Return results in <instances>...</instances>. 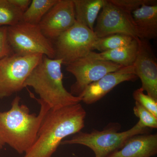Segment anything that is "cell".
I'll return each instance as SVG.
<instances>
[{
	"label": "cell",
	"instance_id": "obj_9",
	"mask_svg": "<svg viewBox=\"0 0 157 157\" xmlns=\"http://www.w3.org/2000/svg\"><path fill=\"white\" fill-rule=\"evenodd\" d=\"M94 32L98 38L113 34H124L138 39L132 14L106 0L97 18Z\"/></svg>",
	"mask_w": 157,
	"mask_h": 157
},
{
	"label": "cell",
	"instance_id": "obj_11",
	"mask_svg": "<svg viewBox=\"0 0 157 157\" xmlns=\"http://www.w3.org/2000/svg\"><path fill=\"white\" fill-rule=\"evenodd\" d=\"M138 49L134 63L135 75L140 78L141 88L157 101V61L148 40L138 39Z\"/></svg>",
	"mask_w": 157,
	"mask_h": 157
},
{
	"label": "cell",
	"instance_id": "obj_15",
	"mask_svg": "<svg viewBox=\"0 0 157 157\" xmlns=\"http://www.w3.org/2000/svg\"><path fill=\"white\" fill-rule=\"evenodd\" d=\"M138 39H134L128 45L112 50L100 53L92 51L91 53L98 59L112 62L123 67H130L134 65L137 57Z\"/></svg>",
	"mask_w": 157,
	"mask_h": 157
},
{
	"label": "cell",
	"instance_id": "obj_2",
	"mask_svg": "<svg viewBox=\"0 0 157 157\" xmlns=\"http://www.w3.org/2000/svg\"><path fill=\"white\" fill-rule=\"evenodd\" d=\"M35 99L40 105L38 114L30 113L26 105H20L19 96L12 101L11 109L0 112V143L3 146L8 144L20 154L25 153L35 143L42 121L50 109L44 101Z\"/></svg>",
	"mask_w": 157,
	"mask_h": 157
},
{
	"label": "cell",
	"instance_id": "obj_7",
	"mask_svg": "<svg viewBox=\"0 0 157 157\" xmlns=\"http://www.w3.org/2000/svg\"><path fill=\"white\" fill-rule=\"evenodd\" d=\"M98 37L94 31L76 22L59 36L53 45L55 59H60L66 66L87 56Z\"/></svg>",
	"mask_w": 157,
	"mask_h": 157
},
{
	"label": "cell",
	"instance_id": "obj_21",
	"mask_svg": "<svg viewBox=\"0 0 157 157\" xmlns=\"http://www.w3.org/2000/svg\"><path fill=\"white\" fill-rule=\"evenodd\" d=\"M144 92L141 88L135 90L133 93V98L135 102L139 103L157 117V101L144 94Z\"/></svg>",
	"mask_w": 157,
	"mask_h": 157
},
{
	"label": "cell",
	"instance_id": "obj_6",
	"mask_svg": "<svg viewBox=\"0 0 157 157\" xmlns=\"http://www.w3.org/2000/svg\"><path fill=\"white\" fill-rule=\"evenodd\" d=\"M43 56L13 54L0 59V99L10 97L24 88L26 80Z\"/></svg>",
	"mask_w": 157,
	"mask_h": 157
},
{
	"label": "cell",
	"instance_id": "obj_5",
	"mask_svg": "<svg viewBox=\"0 0 157 157\" xmlns=\"http://www.w3.org/2000/svg\"><path fill=\"white\" fill-rule=\"evenodd\" d=\"M7 37L14 54L28 56L39 54L55 59L53 45L42 33L38 25L21 21L7 27Z\"/></svg>",
	"mask_w": 157,
	"mask_h": 157
},
{
	"label": "cell",
	"instance_id": "obj_22",
	"mask_svg": "<svg viewBox=\"0 0 157 157\" xmlns=\"http://www.w3.org/2000/svg\"><path fill=\"white\" fill-rule=\"evenodd\" d=\"M129 14L144 5H157V1L153 0H109Z\"/></svg>",
	"mask_w": 157,
	"mask_h": 157
},
{
	"label": "cell",
	"instance_id": "obj_12",
	"mask_svg": "<svg viewBox=\"0 0 157 157\" xmlns=\"http://www.w3.org/2000/svg\"><path fill=\"white\" fill-rule=\"evenodd\" d=\"M137 78L134 66L123 67L91 83L79 97L85 104H93L104 98L118 85L124 82L135 81Z\"/></svg>",
	"mask_w": 157,
	"mask_h": 157
},
{
	"label": "cell",
	"instance_id": "obj_25",
	"mask_svg": "<svg viewBox=\"0 0 157 157\" xmlns=\"http://www.w3.org/2000/svg\"><path fill=\"white\" fill-rule=\"evenodd\" d=\"M3 145L1 143H0V150L2 149L3 148Z\"/></svg>",
	"mask_w": 157,
	"mask_h": 157
},
{
	"label": "cell",
	"instance_id": "obj_8",
	"mask_svg": "<svg viewBox=\"0 0 157 157\" xmlns=\"http://www.w3.org/2000/svg\"><path fill=\"white\" fill-rule=\"evenodd\" d=\"M91 52L87 56L67 66L66 70L76 78V82L71 87L70 93L73 95L79 97L91 83L123 67L112 62L98 59L93 56Z\"/></svg>",
	"mask_w": 157,
	"mask_h": 157
},
{
	"label": "cell",
	"instance_id": "obj_24",
	"mask_svg": "<svg viewBox=\"0 0 157 157\" xmlns=\"http://www.w3.org/2000/svg\"><path fill=\"white\" fill-rule=\"evenodd\" d=\"M10 1L13 5L23 13L28 9L32 2L31 0H10Z\"/></svg>",
	"mask_w": 157,
	"mask_h": 157
},
{
	"label": "cell",
	"instance_id": "obj_18",
	"mask_svg": "<svg viewBox=\"0 0 157 157\" xmlns=\"http://www.w3.org/2000/svg\"><path fill=\"white\" fill-rule=\"evenodd\" d=\"M131 36L124 34H116L102 38H97L93 47V50L101 52L112 50L128 45L134 39Z\"/></svg>",
	"mask_w": 157,
	"mask_h": 157
},
{
	"label": "cell",
	"instance_id": "obj_4",
	"mask_svg": "<svg viewBox=\"0 0 157 157\" xmlns=\"http://www.w3.org/2000/svg\"><path fill=\"white\" fill-rule=\"evenodd\" d=\"M117 125L110 126L103 131L95 130L90 133L80 132L71 139L63 140L61 144H78L91 149L95 157H106L119 149L131 137L146 134L148 128L138 121L134 126L124 132H118Z\"/></svg>",
	"mask_w": 157,
	"mask_h": 157
},
{
	"label": "cell",
	"instance_id": "obj_10",
	"mask_svg": "<svg viewBox=\"0 0 157 157\" xmlns=\"http://www.w3.org/2000/svg\"><path fill=\"white\" fill-rule=\"evenodd\" d=\"M76 22L73 0H58L39 25L46 38L56 39Z\"/></svg>",
	"mask_w": 157,
	"mask_h": 157
},
{
	"label": "cell",
	"instance_id": "obj_20",
	"mask_svg": "<svg viewBox=\"0 0 157 157\" xmlns=\"http://www.w3.org/2000/svg\"><path fill=\"white\" fill-rule=\"evenodd\" d=\"M133 111L144 126L147 128H157V117L137 102H135Z\"/></svg>",
	"mask_w": 157,
	"mask_h": 157
},
{
	"label": "cell",
	"instance_id": "obj_23",
	"mask_svg": "<svg viewBox=\"0 0 157 157\" xmlns=\"http://www.w3.org/2000/svg\"><path fill=\"white\" fill-rule=\"evenodd\" d=\"M7 37V27H0V59L13 54Z\"/></svg>",
	"mask_w": 157,
	"mask_h": 157
},
{
	"label": "cell",
	"instance_id": "obj_14",
	"mask_svg": "<svg viewBox=\"0 0 157 157\" xmlns=\"http://www.w3.org/2000/svg\"><path fill=\"white\" fill-rule=\"evenodd\" d=\"M138 39L148 40L157 36V5L141 6L132 13Z\"/></svg>",
	"mask_w": 157,
	"mask_h": 157
},
{
	"label": "cell",
	"instance_id": "obj_13",
	"mask_svg": "<svg viewBox=\"0 0 157 157\" xmlns=\"http://www.w3.org/2000/svg\"><path fill=\"white\" fill-rule=\"evenodd\" d=\"M157 153V134H143L131 137L106 157H151Z\"/></svg>",
	"mask_w": 157,
	"mask_h": 157
},
{
	"label": "cell",
	"instance_id": "obj_16",
	"mask_svg": "<svg viewBox=\"0 0 157 157\" xmlns=\"http://www.w3.org/2000/svg\"><path fill=\"white\" fill-rule=\"evenodd\" d=\"M76 21L94 31V25L106 0H73Z\"/></svg>",
	"mask_w": 157,
	"mask_h": 157
},
{
	"label": "cell",
	"instance_id": "obj_1",
	"mask_svg": "<svg viewBox=\"0 0 157 157\" xmlns=\"http://www.w3.org/2000/svg\"><path fill=\"white\" fill-rule=\"evenodd\" d=\"M86 115L80 103L49 109L42 121L35 143L23 157H52L65 138L83 129Z\"/></svg>",
	"mask_w": 157,
	"mask_h": 157
},
{
	"label": "cell",
	"instance_id": "obj_17",
	"mask_svg": "<svg viewBox=\"0 0 157 157\" xmlns=\"http://www.w3.org/2000/svg\"><path fill=\"white\" fill-rule=\"evenodd\" d=\"M58 0H33L23 13L22 21L31 24L39 25L46 13Z\"/></svg>",
	"mask_w": 157,
	"mask_h": 157
},
{
	"label": "cell",
	"instance_id": "obj_19",
	"mask_svg": "<svg viewBox=\"0 0 157 157\" xmlns=\"http://www.w3.org/2000/svg\"><path fill=\"white\" fill-rule=\"evenodd\" d=\"M23 13L10 0H0V27L11 26L22 21Z\"/></svg>",
	"mask_w": 157,
	"mask_h": 157
},
{
	"label": "cell",
	"instance_id": "obj_3",
	"mask_svg": "<svg viewBox=\"0 0 157 157\" xmlns=\"http://www.w3.org/2000/svg\"><path fill=\"white\" fill-rule=\"evenodd\" d=\"M62 61L43 55L42 60L30 74L24 87L30 86L39 95V99L56 110L79 104V97L73 95L63 84Z\"/></svg>",
	"mask_w": 157,
	"mask_h": 157
}]
</instances>
